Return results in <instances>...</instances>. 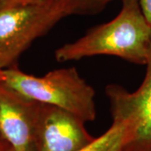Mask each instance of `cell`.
<instances>
[{
    "mask_svg": "<svg viewBox=\"0 0 151 151\" xmlns=\"http://www.w3.org/2000/svg\"><path fill=\"white\" fill-rule=\"evenodd\" d=\"M112 1L114 0H58L65 16L94 14Z\"/></svg>",
    "mask_w": 151,
    "mask_h": 151,
    "instance_id": "ba28073f",
    "label": "cell"
},
{
    "mask_svg": "<svg viewBox=\"0 0 151 151\" xmlns=\"http://www.w3.org/2000/svg\"><path fill=\"white\" fill-rule=\"evenodd\" d=\"M84 122L64 109L38 103L35 145V151H78L94 138Z\"/></svg>",
    "mask_w": 151,
    "mask_h": 151,
    "instance_id": "5b68a950",
    "label": "cell"
},
{
    "mask_svg": "<svg viewBox=\"0 0 151 151\" xmlns=\"http://www.w3.org/2000/svg\"><path fill=\"white\" fill-rule=\"evenodd\" d=\"M1 84L26 99L64 109L84 123L96 119L95 90L75 67L35 76L23 72L15 65L4 69Z\"/></svg>",
    "mask_w": 151,
    "mask_h": 151,
    "instance_id": "7a4b0ae2",
    "label": "cell"
},
{
    "mask_svg": "<svg viewBox=\"0 0 151 151\" xmlns=\"http://www.w3.org/2000/svg\"><path fill=\"white\" fill-rule=\"evenodd\" d=\"M3 70L4 69H0V84L2 83L3 79H4V74H3Z\"/></svg>",
    "mask_w": 151,
    "mask_h": 151,
    "instance_id": "4fadbf2b",
    "label": "cell"
},
{
    "mask_svg": "<svg viewBox=\"0 0 151 151\" xmlns=\"http://www.w3.org/2000/svg\"><path fill=\"white\" fill-rule=\"evenodd\" d=\"M150 151H151V150H150Z\"/></svg>",
    "mask_w": 151,
    "mask_h": 151,
    "instance_id": "5bb4252c",
    "label": "cell"
},
{
    "mask_svg": "<svg viewBox=\"0 0 151 151\" xmlns=\"http://www.w3.org/2000/svg\"><path fill=\"white\" fill-rule=\"evenodd\" d=\"M119 14L97 25L73 42L55 51L59 62L95 55H113L131 63L145 65L151 43V25L138 0H123Z\"/></svg>",
    "mask_w": 151,
    "mask_h": 151,
    "instance_id": "6da1fadb",
    "label": "cell"
},
{
    "mask_svg": "<svg viewBox=\"0 0 151 151\" xmlns=\"http://www.w3.org/2000/svg\"><path fill=\"white\" fill-rule=\"evenodd\" d=\"M0 151H14V150H13V149L10 147V145H9V144H7V143L5 142L4 145V147L2 148V150H1Z\"/></svg>",
    "mask_w": 151,
    "mask_h": 151,
    "instance_id": "8fae6325",
    "label": "cell"
},
{
    "mask_svg": "<svg viewBox=\"0 0 151 151\" xmlns=\"http://www.w3.org/2000/svg\"><path fill=\"white\" fill-rule=\"evenodd\" d=\"M126 129L123 123L113 121L112 126L103 135L94 139L78 151H124Z\"/></svg>",
    "mask_w": 151,
    "mask_h": 151,
    "instance_id": "52a82bcc",
    "label": "cell"
},
{
    "mask_svg": "<svg viewBox=\"0 0 151 151\" xmlns=\"http://www.w3.org/2000/svg\"><path fill=\"white\" fill-rule=\"evenodd\" d=\"M37 107L0 84V137L14 151H35Z\"/></svg>",
    "mask_w": 151,
    "mask_h": 151,
    "instance_id": "8992f818",
    "label": "cell"
},
{
    "mask_svg": "<svg viewBox=\"0 0 151 151\" xmlns=\"http://www.w3.org/2000/svg\"><path fill=\"white\" fill-rule=\"evenodd\" d=\"M144 15L151 25V0H138Z\"/></svg>",
    "mask_w": 151,
    "mask_h": 151,
    "instance_id": "30bf717a",
    "label": "cell"
},
{
    "mask_svg": "<svg viewBox=\"0 0 151 151\" xmlns=\"http://www.w3.org/2000/svg\"><path fill=\"white\" fill-rule=\"evenodd\" d=\"M58 0H0V7L17 4H43Z\"/></svg>",
    "mask_w": 151,
    "mask_h": 151,
    "instance_id": "9c48e42d",
    "label": "cell"
},
{
    "mask_svg": "<svg viewBox=\"0 0 151 151\" xmlns=\"http://www.w3.org/2000/svg\"><path fill=\"white\" fill-rule=\"evenodd\" d=\"M64 17L58 1L0 7V69L16 65L31 44Z\"/></svg>",
    "mask_w": 151,
    "mask_h": 151,
    "instance_id": "3957f363",
    "label": "cell"
},
{
    "mask_svg": "<svg viewBox=\"0 0 151 151\" xmlns=\"http://www.w3.org/2000/svg\"><path fill=\"white\" fill-rule=\"evenodd\" d=\"M145 65V79L135 92L117 84L105 89L113 121L123 123L126 129L124 151L151 150V43Z\"/></svg>",
    "mask_w": 151,
    "mask_h": 151,
    "instance_id": "277c9868",
    "label": "cell"
},
{
    "mask_svg": "<svg viewBox=\"0 0 151 151\" xmlns=\"http://www.w3.org/2000/svg\"><path fill=\"white\" fill-rule=\"evenodd\" d=\"M4 144H5V141L4 140V139L0 137V150H2V148L4 147Z\"/></svg>",
    "mask_w": 151,
    "mask_h": 151,
    "instance_id": "7c38bea8",
    "label": "cell"
}]
</instances>
